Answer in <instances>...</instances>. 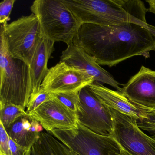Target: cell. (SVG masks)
Segmentation results:
<instances>
[{"label":"cell","instance_id":"obj_1","mask_svg":"<svg viewBox=\"0 0 155 155\" xmlns=\"http://www.w3.org/2000/svg\"><path fill=\"white\" fill-rule=\"evenodd\" d=\"M74 43L101 66H115L135 56L150 57L155 37L148 28L126 22L110 26L81 25Z\"/></svg>","mask_w":155,"mask_h":155},{"label":"cell","instance_id":"obj_2","mask_svg":"<svg viewBox=\"0 0 155 155\" xmlns=\"http://www.w3.org/2000/svg\"><path fill=\"white\" fill-rule=\"evenodd\" d=\"M81 24L131 22L148 28L147 9L140 0H62Z\"/></svg>","mask_w":155,"mask_h":155},{"label":"cell","instance_id":"obj_3","mask_svg":"<svg viewBox=\"0 0 155 155\" xmlns=\"http://www.w3.org/2000/svg\"><path fill=\"white\" fill-rule=\"evenodd\" d=\"M0 106L12 104L26 109L32 92L29 66L9 53L3 34L0 35Z\"/></svg>","mask_w":155,"mask_h":155},{"label":"cell","instance_id":"obj_4","mask_svg":"<svg viewBox=\"0 0 155 155\" xmlns=\"http://www.w3.org/2000/svg\"><path fill=\"white\" fill-rule=\"evenodd\" d=\"M30 9L38 19L44 37L67 46L74 42L82 24L62 0H36Z\"/></svg>","mask_w":155,"mask_h":155},{"label":"cell","instance_id":"obj_5","mask_svg":"<svg viewBox=\"0 0 155 155\" xmlns=\"http://www.w3.org/2000/svg\"><path fill=\"white\" fill-rule=\"evenodd\" d=\"M11 56L30 66L35 51L44 38L38 17L31 13L7 25H1Z\"/></svg>","mask_w":155,"mask_h":155},{"label":"cell","instance_id":"obj_6","mask_svg":"<svg viewBox=\"0 0 155 155\" xmlns=\"http://www.w3.org/2000/svg\"><path fill=\"white\" fill-rule=\"evenodd\" d=\"M48 132L79 155H110L120 151L118 143L110 135L98 134L79 122L73 128Z\"/></svg>","mask_w":155,"mask_h":155},{"label":"cell","instance_id":"obj_7","mask_svg":"<svg viewBox=\"0 0 155 155\" xmlns=\"http://www.w3.org/2000/svg\"><path fill=\"white\" fill-rule=\"evenodd\" d=\"M110 135L129 155H155V139L138 127L137 120L114 110Z\"/></svg>","mask_w":155,"mask_h":155},{"label":"cell","instance_id":"obj_8","mask_svg":"<svg viewBox=\"0 0 155 155\" xmlns=\"http://www.w3.org/2000/svg\"><path fill=\"white\" fill-rule=\"evenodd\" d=\"M94 81L86 71L59 62L49 69L41 88L50 93L80 92Z\"/></svg>","mask_w":155,"mask_h":155},{"label":"cell","instance_id":"obj_9","mask_svg":"<svg viewBox=\"0 0 155 155\" xmlns=\"http://www.w3.org/2000/svg\"><path fill=\"white\" fill-rule=\"evenodd\" d=\"M80 108L77 113L81 124L98 134L109 135L112 130L110 109L105 107L85 87L79 93Z\"/></svg>","mask_w":155,"mask_h":155},{"label":"cell","instance_id":"obj_10","mask_svg":"<svg viewBox=\"0 0 155 155\" xmlns=\"http://www.w3.org/2000/svg\"><path fill=\"white\" fill-rule=\"evenodd\" d=\"M120 92L135 105L155 110V71L141 66L137 74L123 84Z\"/></svg>","mask_w":155,"mask_h":155},{"label":"cell","instance_id":"obj_11","mask_svg":"<svg viewBox=\"0 0 155 155\" xmlns=\"http://www.w3.org/2000/svg\"><path fill=\"white\" fill-rule=\"evenodd\" d=\"M28 116L38 121L47 131L73 128L79 122L77 113L55 97L41 105Z\"/></svg>","mask_w":155,"mask_h":155},{"label":"cell","instance_id":"obj_12","mask_svg":"<svg viewBox=\"0 0 155 155\" xmlns=\"http://www.w3.org/2000/svg\"><path fill=\"white\" fill-rule=\"evenodd\" d=\"M60 62H63L72 67L86 71L93 77L95 81L107 84L120 92L123 84L119 83L113 76L101 67L93 57L87 54L76 43L68 45L62 51Z\"/></svg>","mask_w":155,"mask_h":155},{"label":"cell","instance_id":"obj_13","mask_svg":"<svg viewBox=\"0 0 155 155\" xmlns=\"http://www.w3.org/2000/svg\"><path fill=\"white\" fill-rule=\"evenodd\" d=\"M87 87L105 107L137 120L144 117L149 110L133 104L120 91L106 87L99 82L94 81Z\"/></svg>","mask_w":155,"mask_h":155},{"label":"cell","instance_id":"obj_14","mask_svg":"<svg viewBox=\"0 0 155 155\" xmlns=\"http://www.w3.org/2000/svg\"><path fill=\"white\" fill-rule=\"evenodd\" d=\"M55 42L44 37L38 46L30 64L32 92L31 95L39 92L43 80L48 74L49 59L54 51Z\"/></svg>","mask_w":155,"mask_h":155},{"label":"cell","instance_id":"obj_15","mask_svg":"<svg viewBox=\"0 0 155 155\" xmlns=\"http://www.w3.org/2000/svg\"><path fill=\"white\" fill-rule=\"evenodd\" d=\"M43 127L28 115L19 118L6 131L10 137L21 146L31 149L40 137Z\"/></svg>","mask_w":155,"mask_h":155},{"label":"cell","instance_id":"obj_16","mask_svg":"<svg viewBox=\"0 0 155 155\" xmlns=\"http://www.w3.org/2000/svg\"><path fill=\"white\" fill-rule=\"evenodd\" d=\"M25 109L21 106L12 104L0 106V121L7 129L19 118L28 115Z\"/></svg>","mask_w":155,"mask_h":155},{"label":"cell","instance_id":"obj_17","mask_svg":"<svg viewBox=\"0 0 155 155\" xmlns=\"http://www.w3.org/2000/svg\"><path fill=\"white\" fill-rule=\"evenodd\" d=\"M79 92L51 93L54 97L59 100L69 109L78 113L80 108Z\"/></svg>","mask_w":155,"mask_h":155},{"label":"cell","instance_id":"obj_18","mask_svg":"<svg viewBox=\"0 0 155 155\" xmlns=\"http://www.w3.org/2000/svg\"><path fill=\"white\" fill-rule=\"evenodd\" d=\"M54 98L52 93L41 88L38 93L31 96L27 105L26 112L28 115L34 111L43 103Z\"/></svg>","mask_w":155,"mask_h":155},{"label":"cell","instance_id":"obj_19","mask_svg":"<svg viewBox=\"0 0 155 155\" xmlns=\"http://www.w3.org/2000/svg\"><path fill=\"white\" fill-rule=\"evenodd\" d=\"M137 122L140 129L150 133L155 139V110H149L144 117Z\"/></svg>","mask_w":155,"mask_h":155},{"label":"cell","instance_id":"obj_20","mask_svg":"<svg viewBox=\"0 0 155 155\" xmlns=\"http://www.w3.org/2000/svg\"><path fill=\"white\" fill-rule=\"evenodd\" d=\"M16 0H4L0 3V23L7 25Z\"/></svg>","mask_w":155,"mask_h":155},{"label":"cell","instance_id":"obj_21","mask_svg":"<svg viewBox=\"0 0 155 155\" xmlns=\"http://www.w3.org/2000/svg\"><path fill=\"white\" fill-rule=\"evenodd\" d=\"M9 141V136L3 124L0 121V154L12 155Z\"/></svg>","mask_w":155,"mask_h":155},{"label":"cell","instance_id":"obj_22","mask_svg":"<svg viewBox=\"0 0 155 155\" xmlns=\"http://www.w3.org/2000/svg\"><path fill=\"white\" fill-rule=\"evenodd\" d=\"M9 143L12 155H30L31 149L18 145L10 137Z\"/></svg>","mask_w":155,"mask_h":155},{"label":"cell","instance_id":"obj_23","mask_svg":"<svg viewBox=\"0 0 155 155\" xmlns=\"http://www.w3.org/2000/svg\"><path fill=\"white\" fill-rule=\"evenodd\" d=\"M146 2L149 4L148 12H149L155 15V0H147Z\"/></svg>","mask_w":155,"mask_h":155},{"label":"cell","instance_id":"obj_24","mask_svg":"<svg viewBox=\"0 0 155 155\" xmlns=\"http://www.w3.org/2000/svg\"><path fill=\"white\" fill-rule=\"evenodd\" d=\"M118 144L119 146L120 147V152H119V153H117V154H115V155H129V154L127 152V151H126V150H125L122 147H121V146H120L119 143Z\"/></svg>","mask_w":155,"mask_h":155},{"label":"cell","instance_id":"obj_25","mask_svg":"<svg viewBox=\"0 0 155 155\" xmlns=\"http://www.w3.org/2000/svg\"><path fill=\"white\" fill-rule=\"evenodd\" d=\"M148 29L150 31V32L155 37V26H152V25H149L148 24Z\"/></svg>","mask_w":155,"mask_h":155},{"label":"cell","instance_id":"obj_26","mask_svg":"<svg viewBox=\"0 0 155 155\" xmlns=\"http://www.w3.org/2000/svg\"><path fill=\"white\" fill-rule=\"evenodd\" d=\"M0 155H2V154H0Z\"/></svg>","mask_w":155,"mask_h":155}]
</instances>
